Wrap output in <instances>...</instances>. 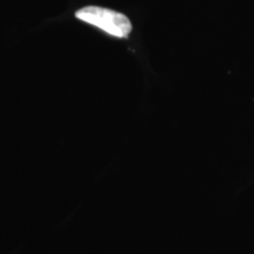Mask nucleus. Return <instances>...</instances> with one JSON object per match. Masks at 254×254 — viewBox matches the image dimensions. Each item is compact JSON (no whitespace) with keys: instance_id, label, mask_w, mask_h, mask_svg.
I'll list each match as a JSON object with an SVG mask.
<instances>
[{"instance_id":"f257e3e1","label":"nucleus","mask_w":254,"mask_h":254,"mask_svg":"<svg viewBox=\"0 0 254 254\" xmlns=\"http://www.w3.org/2000/svg\"><path fill=\"white\" fill-rule=\"evenodd\" d=\"M75 18L93 25L116 38H126L132 31V24L125 14L112 9L87 6L75 12Z\"/></svg>"}]
</instances>
